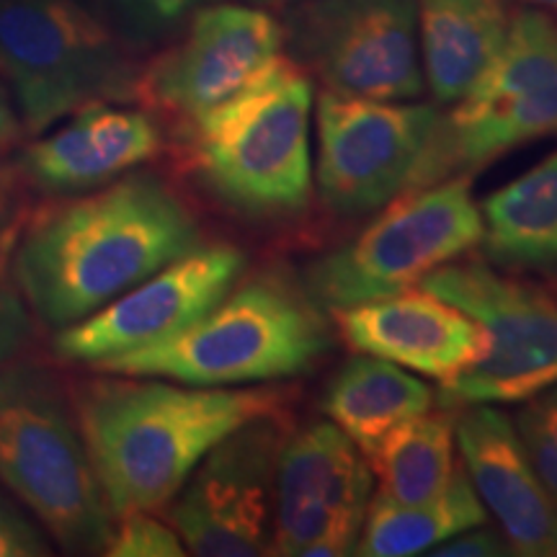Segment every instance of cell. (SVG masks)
Listing matches in <instances>:
<instances>
[{"instance_id":"d4e9b609","label":"cell","mask_w":557,"mask_h":557,"mask_svg":"<svg viewBox=\"0 0 557 557\" xmlns=\"http://www.w3.org/2000/svg\"><path fill=\"white\" fill-rule=\"evenodd\" d=\"M513 426L529 465L557 506V385L524 400V406L513 416Z\"/></svg>"},{"instance_id":"4dcf8cb0","label":"cell","mask_w":557,"mask_h":557,"mask_svg":"<svg viewBox=\"0 0 557 557\" xmlns=\"http://www.w3.org/2000/svg\"><path fill=\"white\" fill-rule=\"evenodd\" d=\"M253 3L263 5V9H292V5L302 3V0H253Z\"/></svg>"},{"instance_id":"8fae6325","label":"cell","mask_w":557,"mask_h":557,"mask_svg":"<svg viewBox=\"0 0 557 557\" xmlns=\"http://www.w3.org/2000/svg\"><path fill=\"white\" fill-rule=\"evenodd\" d=\"M438 116L436 103L380 101L323 88L315 103L312 163L320 205L336 218L380 212L410 186Z\"/></svg>"},{"instance_id":"7402d4cb","label":"cell","mask_w":557,"mask_h":557,"mask_svg":"<svg viewBox=\"0 0 557 557\" xmlns=\"http://www.w3.org/2000/svg\"><path fill=\"white\" fill-rule=\"evenodd\" d=\"M364 457L380 498L400 506L426 504L449 485L459 465L457 416L449 408H431L389 431Z\"/></svg>"},{"instance_id":"484cf974","label":"cell","mask_w":557,"mask_h":557,"mask_svg":"<svg viewBox=\"0 0 557 557\" xmlns=\"http://www.w3.org/2000/svg\"><path fill=\"white\" fill-rule=\"evenodd\" d=\"M109 557H181L186 555L178 532L152 511H127L114 517L109 545L103 549Z\"/></svg>"},{"instance_id":"7a4b0ae2","label":"cell","mask_w":557,"mask_h":557,"mask_svg":"<svg viewBox=\"0 0 557 557\" xmlns=\"http://www.w3.org/2000/svg\"><path fill=\"white\" fill-rule=\"evenodd\" d=\"M70 400L114 517L169 506L222 438L287 406L271 387H194L109 372L75 382Z\"/></svg>"},{"instance_id":"f546056e","label":"cell","mask_w":557,"mask_h":557,"mask_svg":"<svg viewBox=\"0 0 557 557\" xmlns=\"http://www.w3.org/2000/svg\"><path fill=\"white\" fill-rule=\"evenodd\" d=\"M24 124H21L16 101H13L9 86L0 78V160L11 156L13 150L21 145V137H24Z\"/></svg>"},{"instance_id":"5b68a950","label":"cell","mask_w":557,"mask_h":557,"mask_svg":"<svg viewBox=\"0 0 557 557\" xmlns=\"http://www.w3.org/2000/svg\"><path fill=\"white\" fill-rule=\"evenodd\" d=\"M0 485L70 555H103L114 513L52 372L0 361Z\"/></svg>"},{"instance_id":"e0dca14e","label":"cell","mask_w":557,"mask_h":557,"mask_svg":"<svg viewBox=\"0 0 557 557\" xmlns=\"http://www.w3.org/2000/svg\"><path fill=\"white\" fill-rule=\"evenodd\" d=\"M333 315L354 351L387 359L438 385H449L487 354L475 320L421 287L348 305Z\"/></svg>"},{"instance_id":"ac0fdd59","label":"cell","mask_w":557,"mask_h":557,"mask_svg":"<svg viewBox=\"0 0 557 557\" xmlns=\"http://www.w3.org/2000/svg\"><path fill=\"white\" fill-rule=\"evenodd\" d=\"M459 462L496 521L511 555L557 557V506L508 418L496 406H468L457 416Z\"/></svg>"},{"instance_id":"8992f818","label":"cell","mask_w":557,"mask_h":557,"mask_svg":"<svg viewBox=\"0 0 557 557\" xmlns=\"http://www.w3.org/2000/svg\"><path fill=\"white\" fill-rule=\"evenodd\" d=\"M132 50L94 0H0V78L26 135L88 103L137 101Z\"/></svg>"},{"instance_id":"52a82bcc","label":"cell","mask_w":557,"mask_h":557,"mask_svg":"<svg viewBox=\"0 0 557 557\" xmlns=\"http://www.w3.org/2000/svg\"><path fill=\"white\" fill-rule=\"evenodd\" d=\"M557 132V18L517 11L496 58L438 116L410 189L472 176L508 150Z\"/></svg>"},{"instance_id":"9c48e42d","label":"cell","mask_w":557,"mask_h":557,"mask_svg":"<svg viewBox=\"0 0 557 557\" xmlns=\"http://www.w3.org/2000/svg\"><path fill=\"white\" fill-rule=\"evenodd\" d=\"M483 329L487 354L436 393L438 408L524 403L557 385V299L485 259L451 261L418 284Z\"/></svg>"},{"instance_id":"ffe728a7","label":"cell","mask_w":557,"mask_h":557,"mask_svg":"<svg viewBox=\"0 0 557 557\" xmlns=\"http://www.w3.org/2000/svg\"><path fill=\"white\" fill-rule=\"evenodd\" d=\"M483 259L508 274L557 282V150L480 205Z\"/></svg>"},{"instance_id":"44dd1931","label":"cell","mask_w":557,"mask_h":557,"mask_svg":"<svg viewBox=\"0 0 557 557\" xmlns=\"http://www.w3.org/2000/svg\"><path fill=\"white\" fill-rule=\"evenodd\" d=\"M436 406V393L410 369L359 354L338 369L325 389L323 410L361 455H369L389 431Z\"/></svg>"},{"instance_id":"d6986e66","label":"cell","mask_w":557,"mask_h":557,"mask_svg":"<svg viewBox=\"0 0 557 557\" xmlns=\"http://www.w3.org/2000/svg\"><path fill=\"white\" fill-rule=\"evenodd\" d=\"M423 78L438 107H451L496 58L508 34L504 0H416Z\"/></svg>"},{"instance_id":"83f0119b","label":"cell","mask_w":557,"mask_h":557,"mask_svg":"<svg viewBox=\"0 0 557 557\" xmlns=\"http://www.w3.org/2000/svg\"><path fill=\"white\" fill-rule=\"evenodd\" d=\"M52 555L50 542L26 517L18 500L9 491H0V557H39Z\"/></svg>"},{"instance_id":"cb8c5ba5","label":"cell","mask_w":557,"mask_h":557,"mask_svg":"<svg viewBox=\"0 0 557 557\" xmlns=\"http://www.w3.org/2000/svg\"><path fill=\"white\" fill-rule=\"evenodd\" d=\"M212 3L220 0H99L114 29L135 50L178 34L194 13Z\"/></svg>"},{"instance_id":"3957f363","label":"cell","mask_w":557,"mask_h":557,"mask_svg":"<svg viewBox=\"0 0 557 557\" xmlns=\"http://www.w3.org/2000/svg\"><path fill=\"white\" fill-rule=\"evenodd\" d=\"M329 348L320 305L287 278L263 274L235 284L178 336L90 369L194 387H243L305 374Z\"/></svg>"},{"instance_id":"ba28073f","label":"cell","mask_w":557,"mask_h":557,"mask_svg":"<svg viewBox=\"0 0 557 557\" xmlns=\"http://www.w3.org/2000/svg\"><path fill=\"white\" fill-rule=\"evenodd\" d=\"M480 238L483 212L472 194V176L403 191L351 243L312 263L305 292L329 310L400 295L468 256Z\"/></svg>"},{"instance_id":"1f68e13d","label":"cell","mask_w":557,"mask_h":557,"mask_svg":"<svg viewBox=\"0 0 557 557\" xmlns=\"http://www.w3.org/2000/svg\"><path fill=\"white\" fill-rule=\"evenodd\" d=\"M519 3L532 5V9H540V11L557 13V0H519Z\"/></svg>"},{"instance_id":"4fadbf2b","label":"cell","mask_w":557,"mask_h":557,"mask_svg":"<svg viewBox=\"0 0 557 557\" xmlns=\"http://www.w3.org/2000/svg\"><path fill=\"white\" fill-rule=\"evenodd\" d=\"M282 54V21L220 0L194 13L169 50L139 67L137 101L186 132L243 94Z\"/></svg>"},{"instance_id":"2e32d148","label":"cell","mask_w":557,"mask_h":557,"mask_svg":"<svg viewBox=\"0 0 557 557\" xmlns=\"http://www.w3.org/2000/svg\"><path fill=\"white\" fill-rule=\"evenodd\" d=\"M160 150L163 129L148 109L88 103L21 148L16 173L34 191L78 197L139 169Z\"/></svg>"},{"instance_id":"5bb4252c","label":"cell","mask_w":557,"mask_h":557,"mask_svg":"<svg viewBox=\"0 0 557 557\" xmlns=\"http://www.w3.org/2000/svg\"><path fill=\"white\" fill-rule=\"evenodd\" d=\"M287 431L284 413L256 418L201 459L169 504V521L186 553L271 555L274 472Z\"/></svg>"},{"instance_id":"7c38bea8","label":"cell","mask_w":557,"mask_h":557,"mask_svg":"<svg viewBox=\"0 0 557 557\" xmlns=\"http://www.w3.org/2000/svg\"><path fill=\"white\" fill-rule=\"evenodd\" d=\"M374 478L367 457L333 421L287 431L271 500V555H357Z\"/></svg>"},{"instance_id":"277c9868","label":"cell","mask_w":557,"mask_h":557,"mask_svg":"<svg viewBox=\"0 0 557 557\" xmlns=\"http://www.w3.org/2000/svg\"><path fill=\"white\" fill-rule=\"evenodd\" d=\"M315 90L287 52L243 94L184 132L201 184L248 218H287L310 205Z\"/></svg>"},{"instance_id":"6da1fadb","label":"cell","mask_w":557,"mask_h":557,"mask_svg":"<svg viewBox=\"0 0 557 557\" xmlns=\"http://www.w3.org/2000/svg\"><path fill=\"white\" fill-rule=\"evenodd\" d=\"M201 246L191 207L152 171L39 212L18 230L13 282L47 329H67Z\"/></svg>"},{"instance_id":"30bf717a","label":"cell","mask_w":557,"mask_h":557,"mask_svg":"<svg viewBox=\"0 0 557 557\" xmlns=\"http://www.w3.org/2000/svg\"><path fill=\"white\" fill-rule=\"evenodd\" d=\"M282 26L284 50L325 90L416 101L426 88L416 0H302Z\"/></svg>"},{"instance_id":"4316f807","label":"cell","mask_w":557,"mask_h":557,"mask_svg":"<svg viewBox=\"0 0 557 557\" xmlns=\"http://www.w3.org/2000/svg\"><path fill=\"white\" fill-rule=\"evenodd\" d=\"M18 230L13 218L0 205V361H9L21 351V346L29 338V308L16 287L9 282V263L16 246Z\"/></svg>"},{"instance_id":"f1b7e54d","label":"cell","mask_w":557,"mask_h":557,"mask_svg":"<svg viewBox=\"0 0 557 557\" xmlns=\"http://www.w3.org/2000/svg\"><path fill=\"white\" fill-rule=\"evenodd\" d=\"M429 555L434 557H500L511 555V547L498 527H493L491 521L485 524L470 527L465 532L455 534V537L442 542V545L431 549Z\"/></svg>"},{"instance_id":"603a6c76","label":"cell","mask_w":557,"mask_h":557,"mask_svg":"<svg viewBox=\"0 0 557 557\" xmlns=\"http://www.w3.org/2000/svg\"><path fill=\"white\" fill-rule=\"evenodd\" d=\"M483 500L472 487L462 462L457 465L449 485L426 504L400 506L374 493L369 500L364 527H361L357 555L361 557H413L429 555L431 549L465 532L485 524Z\"/></svg>"},{"instance_id":"9a60e30c","label":"cell","mask_w":557,"mask_h":557,"mask_svg":"<svg viewBox=\"0 0 557 557\" xmlns=\"http://www.w3.org/2000/svg\"><path fill=\"white\" fill-rule=\"evenodd\" d=\"M246 256L233 246H205L135 284L101 310L54 333V354L73 364L101 361L163 344L212 310L238 284Z\"/></svg>"}]
</instances>
